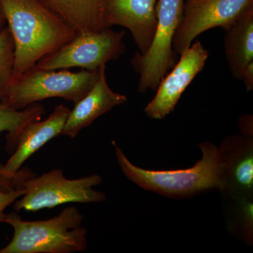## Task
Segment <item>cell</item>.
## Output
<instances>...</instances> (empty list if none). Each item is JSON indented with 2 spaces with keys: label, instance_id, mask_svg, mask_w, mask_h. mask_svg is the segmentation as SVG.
<instances>
[{
  "label": "cell",
  "instance_id": "6da1fadb",
  "mask_svg": "<svg viewBox=\"0 0 253 253\" xmlns=\"http://www.w3.org/2000/svg\"><path fill=\"white\" fill-rule=\"evenodd\" d=\"M14 44L13 79L72 40L76 32L40 0H0Z\"/></svg>",
  "mask_w": 253,
  "mask_h": 253
},
{
  "label": "cell",
  "instance_id": "7a4b0ae2",
  "mask_svg": "<svg viewBox=\"0 0 253 253\" xmlns=\"http://www.w3.org/2000/svg\"><path fill=\"white\" fill-rule=\"evenodd\" d=\"M120 168L125 176L143 189L171 199H185L224 186L222 161L219 147L211 142L199 145L202 158L192 167L172 170H151L134 166L112 141Z\"/></svg>",
  "mask_w": 253,
  "mask_h": 253
},
{
  "label": "cell",
  "instance_id": "3957f363",
  "mask_svg": "<svg viewBox=\"0 0 253 253\" xmlns=\"http://www.w3.org/2000/svg\"><path fill=\"white\" fill-rule=\"evenodd\" d=\"M84 216L74 206L65 208L47 220H22L16 213L6 214L3 223L14 236L0 253H72L87 249V231L81 226Z\"/></svg>",
  "mask_w": 253,
  "mask_h": 253
},
{
  "label": "cell",
  "instance_id": "277c9868",
  "mask_svg": "<svg viewBox=\"0 0 253 253\" xmlns=\"http://www.w3.org/2000/svg\"><path fill=\"white\" fill-rule=\"evenodd\" d=\"M102 182L97 174L68 179L61 169H56L35 176L28 169H20L14 179L15 189H23L24 194L14 203L16 212H37L44 208H53L68 203L103 202L106 195L93 189Z\"/></svg>",
  "mask_w": 253,
  "mask_h": 253
},
{
  "label": "cell",
  "instance_id": "5b68a950",
  "mask_svg": "<svg viewBox=\"0 0 253 253\" xmlns=\"http://www.w3.org/2000/svg\"><path fill=\"white\" fill-rule=\"evenodd\" d=\"M99 68L96 71L83 69L73 73L35 66L12 80L2 104L13 109L22 110L44 99L62 98L76 104L94 86Z\"/></svg>",
  "mask_w": 253,
  "mask_h": 253
},
{
  "label": "cell",
  "instance_id": "8992f818",
  "mask_svg": "<svg viewBox=\"0 0 253 253\" xmlns=\"http://www.w3.org/2000/svg\"><path fill=\"white\" fill-rule=\"evenodd\" d=\"M186 0H158L156 32L151 46L144 54L136 52L131 63L139 74L138 90L157 89L160 82L175 64L172 42L184 14Z\"/></svg>",
  "mask_w": 253,
  "mask_h": 253
},
{
  "label": "cell",
  "instance_id": "52a82bcc",
  "mask_svg": "<svg viewBox=\"0 0 253 253\" xmlns=\"http://www.w3.org/2000/svg\"><path fill=\"white\" fill-rule=\"evenodd\" d=\"M125 31L106 28L96 32L77 33L72 40L36 65L41 69L57 71L80 67L96 71L126 51Z\"/></svg>",
  "mask_w": 253,
  "mask_h": 253
},
{
  "label": "cell",
  "instance_id": "ba28073f",
  "mask_svg": "<svg viewBox=\"0 0 253 253\" xmlns=\"http://www.w3.org/2000/svg\"><path fill=\"white\" fill-rule=\"evenodd\" d=\"M253 4V0H186L182 19L173 39L174 52L180 55L208 30L226 29Z\"/></svg>",
  "mask_w": 253,
  "mask_h": 253
},
{
  "label": "cell",
  "instance_id": "9c48e42d",
  "mask_svg": "<svg viewBox=\"0 0 253 253\" xmlns=\"http://www.w3.org/2000/svg\"><path fill=\"white\" fill-rule=\"evenodd\" d=\"M209 54L199 41L181 53L172 71L160 82L154 99L145 107L148 117L162 120L174 111L181 95L204 68Z\"/></svg>",
  "mask_w": 253,
  "mask_h": 253
},
{
  "label": "cell",
  "instance_id": "30bf717a",
  "mask_svg": "<svg viewBox=\"0 0 253 253\" xmlns=\"http://www.w3.org/2000/svg\"><path fill=\"white\" fill-rule=\"evenodd\" d=\"M70 111L62 104L56 106L54 111L44 121H35L25 126L16 144V149L0 172V187L15 189V176L23 163L51 139L61 134Z\"/></svg>",
  "mask_w": 253,
  "mask_h": 253
},
{
  "label": "cell",
  "instance_id": "8fae6325",
  "mask_svg": "<svg viewBox=\"0 0 253 253\" xmlns=\"http://www.w3.org/2000/svg\"><path fill=\"white\" fill-rule=\"evenodd\" d=\"M219 149L224 176L221 192L234 201L253 199V137L228 136Z\"/></svg>",
  "mask_w": 253,
  "mask_h": 253
},
{
  "label": "cell",
  "instance_id": "7c38bea8",
  "mask_svg": "<svg viewBox=\"0 0 253 253\" xmlns=\"http://www.w3.org/2000/svg\"><path fill=\"white\" fill-rule=\"evenodd\" d=\"M158 0H107L105 18L109 27L122 26L144 54L149 49L156 32Z\"/></svg>",
  "mask_w": 253,
  "mask_h": 253
},
{
  "label": "cell",
  "instance_id": "4fadbf2b",
  "mask_svg": "<svg viewBox=\"0 0 253 253\" xmlns=\"http://www.w3.org/2000/svg\"><path fill=\"white\" fill-rule=\"evenodd\" d=\"M127 97L110 88L106 76V65L99 68V75L94 86L75 104L70 111L61 134L75 139L84 128L113 108L126 104Z\"/></svg>",
  "mask_w": 253,
  "mask_h": 253
},
{
  "label": "cell",
  "instance_id": "5bb4252c",
  "mask_svg": "<svg viewBox=\"0 0 253 253\" xmlns=\"http://www.w3.org/2000/svg\"><path fill=\"white\" fill-rule=\"evenodd\" d=\"M76 33L110 28L105 18L107 0H40Z\"/></svg>",
  "mask_w": 253,
  "mask_h": 253
},
{
  "label": "cell",
  "instance_id": "9a60e30c",
  "mask_svg": "<svg viewBox=\"0 0 253 253\" xmlns=\"http://www.w3.org/2000/svg\"><path fill=\"white\" fill-rule=\"evenodd\" d=\"M224 51L231 75L239 81L253 61V4L244 10L226 29Z\"/></svg>",
  "mask_w": 253,
  "mask_h": 253
},
{
  "label": "cell",
  "instance_id": "2e32d148",
  "mask_svg": "<svg viewBox=\"0 0 253 253\" xmlns=\"http://www.w3.org/2000/svg\"><path fill=\"white\" fill-rule=\"evenodd\" d=\"M45 114L44 106L35 103L22 110H15L4 104H0V134L6 131V149L9 154L16 149L18 136L25 126L35 121H40ZM3 165L0 163V172Z\"/></svg>",
  "mask_w": 253,
  "mask_h": 253
},
{
  "label": "cell",
  "instance_id": "e0dca14e",
  "mask_svg": "<svg viewBox=\"0 0 253 253\" xmlns=\"http://www.w3.org/2000/svg\"><path fill=\"white\" fill-rule=\"evenodd\" d=\"M14 44L9 27L0 32V104H2L13 80Z\"/></svg>",
  "mask_w": 253,
  "mask_h": 253
},
{
  "label": "cell",
  "instance_id": "ac0fdd59",
  "mask_svg": "<svg viewBox=\"0 0 253 253\" xmlns=\"http://www.w3.org/2000/svg\"><path fill=\"white\" fill-rule=\"evenodd\" d=\"M237 204L236 217L239 223L241 238L248 244H253V199L235 201Z\"/></svg>",
  "mask_w": 253,
  "mask_h": 253
},
{
  "label": "cell",
  "instance_id": "d6986e66",
  "mask_svg": "<svg viewBox=\"0 0 253 253\" xmlns=\"http://www.w3.org/2000/svg\"><path fill=\"white\" fill-rule=\"evenodd\" d=\"M23 189H4L0 187V225L3 223L6 213L5 210L24 194Z\"/></svg>",
  "mask_w": 253,
  "mask_h": 253
},
{
  "label": "cell",
  "instance_id": "ffe728a7",
  "mask_svg": "<svg viewBox=\"0 0 253 253\" xmlns=\"http://www.w3.org/2000/svg\"><path fill=\"white\" fill-rule=\"evenodd\" d=\"M239 129L244 135L253 137V116L245 114L240 118L239 121Z\"/></svg>",
  "mask_w": 253,
  "mask_h": 253
},
{
  "label": "cell",
  "instance_id": "44dd1931",
  "mask_svg": "<svg viewBox=\"0 0 253 253\" xmlns=\"http://www.w3.org/2000/svg\"><path fill=\"white\" fill-rule=\"evenodd\" d=\"M241 81L244 82L246 90L248 91L253 90V61L248 65L245 70Z\"/></svg>",
  "mask_w": 253,
  "mask_h": 253
},
{
  "label": "cell",
  "instance_id": "7402d4cb",
  "mask_svg": "<svg viewBox=\"0 0 253 253\" xmlns=\"http://www.w3.org/2000/svg\"><path fill=\"white\" fill-rule=\"evenodd\" d=\"M5 22H6V19H5L4 13H3L1 5H0V32L4 28Z\"/></svg>",
  "mask_w": 253,
  "mask_h": 253
},
{
  "label": "cell",
  "instance_id": "603a6c76",
  "mask_svg": "<svg viewBox=\"0 0 253 253\" xmlns=\"http://www.w3.org/2000/svg\"><path fill=\"white\" fill-rule=\"evenodd\" d=\"M189 1H196V0H189Z\"/></svg>",
  "mask_w": 253,
  "mask_h": 253
}]
</instances>
